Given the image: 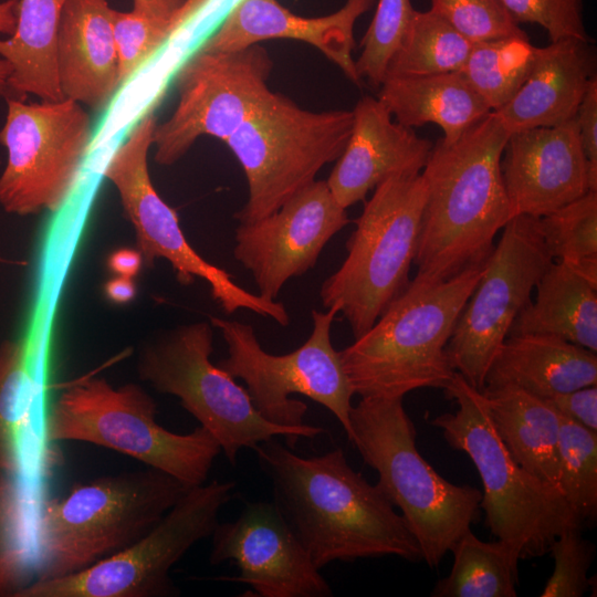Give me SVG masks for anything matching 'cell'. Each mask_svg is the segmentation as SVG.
<instances>
[{
    "label": "cell",
    "instance_id": "1",
    "mask_svg": "<svg viewBox=\"0 0 597 597\" xmlns=\"http://www.w3.org/2000/svg\"><path fill=\"white\" fill-rule=\"evenodd\" d=\"M253 449L271 481L273 502L318 569L381 556L422 561L402 515L341 449L304 458L273 438Z\"/></svg>",
    "mask_w": 597,
    "mask_h": 597
},
{
    "label": "cell",
    "instance_id": "2",
    "mask_svg": "<svg viewBox=\"0 0 597 597\" xmlns=\"http://www.w3.org/2000/svg\"><path fill=\"white\" fill-rule=\"evenodd\" d=\"M509 136L491 112L458 140L433 145L421 172L427 199L413 280L446 281L491 255L495 235L512 218L501 174Z\"/></svg>",
    "mask_w": 597,
    "mask_h": 597
},
{
    "label": "cell",
    "instance_id": "3",
    "mask_svg": "<svg viewBox=\"0 0 597 597\" xmlns=\"http://www.w3.org/2000/svg\"><path fill=\"white\" fill-rule=\"evenodd\" d=\"M485 265L437 283L410 281L364 335L339 350L354 394L404 398L416 389H443L455 373L447 344Z\"/></svg>",
    "mask_w": 597,
    "mask_h": 597
},
{
    "label": "cell",
    "instance_id": "4",
    "mask_svg": "<svg viewBox=\"0 0 597 597\" xmlns=\"http://www.w3.org/2000/svg\"><path fill=\"white\" fill-rule=\"evenodd\" d=\"M190 489L146 467L74 484L46 500L36 526L38 579L80 573L148 533Z\"/></svg>",
    "mask_w": 597,
    "mask_h": 597
},
{
    "label": "cell",
    "instance_id": "5",
    "mask_svg": "<svg viewBox=\"0 0 597 597\" xmlns=\"http://www.w3.org/2000/svg\"><path fill=\"white\" fill-rule=\"evenodd\" d=\"M350 442L378 473V488L417 538L422 561L437 567L476 520L482 492L441 476L421 457L402 398L367 397L349 413Z\"/></svg>",
    "mask_w": 597,
    "mask_h": 597
},
{
    "label": "cell",
    "instance_id": "6",
    "mask_svg": "<svg viewBox=\"0 0 597 597\" xmlns=\"http://www.w3.org/2000/svg\"><path fill=\"white\" fill-rule=\"evenodd\" d=\"M443 390L458 408L431 423L475 465L483 485L480 509L491 533L515 543L522 558H534L547 554L564 531L583 530L563 494L511 457L493 426L483 392L457 371Z\"/></svg>",
    "mask_w": 597,
    "mask_h": 597
},
{
    "label": "cell",
    "instance_id": "7",
    "mask_svg": "<svg viewBox=\"0 0 597 597\" xmlns=\"http://www.w3.org/2000/svg\"><path fill=\"white\" fill-rule=\"evenodd\" d=\"M156 413L155 400L140 386L85 378L53 401L44 434L49 442H86L126 454L190 488L203 484L221 452L216 438L202 426L184 434L169 431Z\"/></svg>",
    "mask_w": 597,
    "mask_h": 597
},
{
    "label": "cell",
    "instance_id": "8",
    "mask_svg": "<svg viewBox=\"0 0 597 597\" xmlns=\"http://www.w3.org/2000/svg\"><path fill=\"white\" fill-rule=\"evenodd\" d=\"M426 199L421 174L395 175L376 186L346 241L345 260L322 283V304L338 307L355 339L409 285Z\"/></svg>",
    "mask_w": 597,
    "mask_h": 597
},
{
    "label": "cell",
    "instance_id": "9",
    "mask_svg": "<svg viewBox=\"0 0 597 597\" xmlns=\"http://www.w3.org/2000/svg\"><path fill=\"white\" fill-rule=\"evenodd\" d=\"M212 352L211 324L181 325L143 347L138 374L157 391L177 397L216 438L230 463H235L242 448L253 449L276 436L294 448L300 438L323 432L317 426L285 427L264 419L247 389L211 362Z\"/></svg>",
    "mask_w": 597,
    "mask_h": 597
},
{
    "label": "cell",
    "instance_id": "10",
    "mask_svg": "<svg viewBox=\"0 0 597 597\" xmlns=\"http://www.w3.org/2000/svg\"><path fill=\"white\" fill-rule=\"evenodd\" d=\"M353 111L312 112L273 93L224 143L241 165L249 197L234 214L250 222L276 211L342 155Z\"/></svg>",
    "mask_w": 597,
    "mask_h": 597
},
{
    "label": "cell",
    "instance_id": "11",
    "mask_svg": "<svg viewBox=\"0 0 597 597\" xmlns=\"http://www.w3.org/2000/svg\"><path fill=\"white\" fill-rule=\"evenodd\" d=\"M337 313L336 305L326 312L313 310L310 337L284 355L265 352L251 325L211 316L210 324L221 331L228 346V357L217 365L245 383L254 408L268 421L285 427L303 426L307 406L290 397L300 394L327 408L350 441L349 413L355 394L339 352L331 341V327Z\"/></svg>",
    "mask_w": 597,
    "mask_h": 597
},
{
    "label": "cell",
    "instance_id": "12",
    "mask_svg": "<svg viewBox=\"0 0 597 597\" xmlns=\"http://www.w3.org/2000/svg\"><path fill=\"white\" fill-rule=\"evenodd\" d=\"M235 483L213 480L190 488L161 520L127 548L61 578L18 588L14 597H174L169 573L198 542L211 536Z\"/></svg>",
    "mask_w": 597,
    "mask_h": 597
},
{
    "label": "cell",
    "instance_id": "13",
    "mask_svg": "<svg viewBox=\"0 0 597 597\" xmlns=\"http://www.w3.org/2000/svg\"><path fill=\"white\" fill-rule=\"evenodd\" d=\"M156 126L153 111L144 114L113 153L103 172L118 191L143 260L147 265L156 259L167 260L184 285L196 277L202 279L209 284L212 298L228 314L249 310L287 326L290 316L283 303L243 289L230 273L205 260L187 241L177 212L160 198L149 176L147 157Z\"/></svg>",
    "mask_w": 597,
    "mask_h": 597
},
{
    "label": "cell",
    "instance_id": "14",
    "mask_svg": "<svg viewBox=\"0 0 597 597\" xmlns=\"http://www.w3.org/2000/svg\"><path fill=\"white\" fill-rule=\"evenodd\" d=\"M7 102L0 143L8 160L0 176V206L19 216L54 212L71 195L90 149V116L70 98Z\"/></svg>",
    "mask_w": 597,
    "mask_h": 597
},
{
    "label": "cell",
    "instance_id": "15",
    "mask_svg": "<svg viewBox=\"0 0 597 597\" xmlns=\"http://www.w3.org/2000/svg\"><path fill=\"white\" fill-rule=\"evenodd\" d=\"M502 230L446 347L453 370L480 391L514 320L554 261L538 218L515 216Z\"/></svg>",
    "mask_w": 597,
    "mask_h": 597
},
{
    "label": "cell",
    "instance_id": "16",
    "mask_svg": "<svg viewBox=\"0 0 597 597\" xmlns=\"http://www.w3.org/2000/svg\"><path fill=\"white\" fill-rule=\"evenodd\" d=\"M272 60L259 44L232 52L199 49L178 73L179 100L156 126L155 160L169 166L202 135L226 142L268 100Z\"/></svg>",
    "mask_w": 597,
    "mask_h": 597
},
{
    "label": "cell",
    "instance_id": "17",
    "mask_svg": "<svg viewBox=\"0 0 597 597\" xmlns=\"http://www.w3.org/2000/svg\"><path fill=\"white\" fill-rule=\"evenodd\" d=\"M349 223L326 180H315L276 211L239 222L234 258L253 276L258 294L275 301L292 277L311 270L328 241Z\"/></svg>",
    "mask_w": 597,
    "mask_h": 597
},
{
    "label": "cell",
    "instance_id": "18",
    "mask_svg": "<svg viewBox=\"0 0 597 597\" xmlns=\"http://www.w3.org/2000/svg\"><path fill=\"white\" fill-rule=\"evenodd\" d=\"M209 562L234 563L232 578L258 597H332L333 590L274 502H245L240 515L217 524Z\"/></svg>",
    "mask_w": 597,
    "mask_h": 597
},
{
    "label": "cell",
    "instance_id": "19",
    "mask_svg": "<svg viewBox=\"0 0 597 597\" xmlns=\"http://www.w3.org/2000/svg\"><path fill=\"white\" fill-rule=\"evenodd\" d=\"M501 174L512 218H540L593 190L576 118L510 134Z\"/></svg>",
    "mask_w": 597,
    "mask_h": 597
},
{
    "label": "cell",
    "instance_id": "20",
    "mask_svg": "<svg viewBox=\"0 0 597 597\" xmlns=\"http://www.w3.org/2000/svg\"><path fill=\"white\" fill-rule=\"evenodd\" d=\"M432 147L413 128L394 122L378 98L365 96L353 109L349 138L326 184L347 209L391 176L420 174Z\"/></svg>",
    "mask_w": 597,
    "mask_h": 597
},
{
    "label": "cell",
    "instance_id": "21",
    "mask_svg": "<svg viewBox=\"0 0 597 597\" xmlns=\"http://www.w3.org/2000/svg\"><path fill=\"white\" fill-rule=\"evenodd\" d=\"M376 0H346L334 13L305 18L284 8L277 0H240L200 49L232 52L272 39L310 43L333 61L355 84L360 83L353 60L354 27Z\"/></svg>",
    "mask_w": 597,
    "mask_h": 597
},
{
    "label": "cell",
    "instance_id": "22",
    "mask_svg": "<svg viewBox=\"0 0 597 597\" xmlns=\"http://www.w3.org/2000/svg\"><path fill=\"white\" fill-rule=\"evenodd\" d=\"M596 76L591 41L565 38L537 48L533 67L519 92L493 112L512 134L551 127L575 117Z\"/></svg>",
    "mask_w": 597,
    "mask_h": 597
},
{
    "label": "cell",
    "instance_id": "23",
    "mask_svg": "<svg viewBox=\"0 0 597 597\" xmlns=\"http://www.w3.org/2000/svg\"><path fill=\"white\" fill-rule=\"evenodd\" d=\"M108 0H67L56 36L59 82L64 98L105 106L122 85Z\"/></svg>",
    "mask_w": 597,
    "mask_h": 597
},
{
    "label": "cell",
    "instance_id": "24",
    "mask_svg": "<svg viewBox=\"0 0 597 597\" xmlns=\"http://www.w3.org/2000/svg\"><path fill=\"white\" fill-rule=\"evenodd\" d=\"M507 385L543 400L597 385V355L555 336L511 335L484 378V388Z\"/></svg>",
    "mask_w": 597,
    "mask_h": 597
},
{
    "label": "cell",
    "instance_id": "25",
    "mask_svg": "<svg viewBox=\"0 0 597 597\" xmlns=\"http://www.w3.org/2000/svg\"><path fill=\"white\" fill-rule=\"evenodd\" d=\"M377 98L406 127L438 125L447 143L458 140L492 112L460 71L386 77Z\"/></svg>",
    "mask_w": 597,
    "mask_h": 597
},
{
    "label": "cell",
    "instance_id": "26",
    "mask_svg": "<svg viewBox=\"0 0 597 597\" xmlns=\"http://www.w3.org/2000/svg\"><path fill=\"white\" fill-rule=\"evenodd\" d=\"M482 392L493 426L514 461L561 492V416L545 400L514 386Z\"/></svg>",
    "mask_w": 597,
    "mask_h": 597
},
{
    "label": "cell",
    "instance_id": "27",
    "mask_svg": "<svg viewBox=\"0 0 597 597\" xmlns=\"http://www.w3.org/2000/svg\"><path fill=\"white\" fill-rule=\"evenodd\" d=\"M536 296L514 320L509 335L538 334L597 352V285L562 262H552Z\"/></svg>",
    "mask_w": 597,
    "mask_h": 597
},
{
    "label": "cell",
    "instance_id": "28",
    "mask_svg": "<svg viewBox=\"0 0 597 597\" xmlns=\"http://www.w3.org/2000/svg\"><path fill=\"white\" fill-rule=\"evenodd\" d=\"M67 0H19L17 27L0 40V56L12 67L9 91L20 97L32 94L42 101L64 98L57 74L56 36Z\"/></svg>",
    "mask_w": 597,
    "mask_h": 597
},
{
    "label": "cell",
    "instance_id": "29",
    "mask_svg": "<svg viewBox=\"0 0 597 597\" xmlns=\"http://www.w3.org/2000/svg\"><path fill=\"white\" fill-rule=\"evenodd\" d=\"M453 565L439 579L432 597H515L520 547L498 538L484 542L467 531L450 551Z\"/></svg>",
    "mask_w": 597,
    "mask_h": 597
},
{
    "label": "cell",
    "instance_id": "30",
    "mask_svg": "<svg viewBox=\"0 0 597 597\" xmlns=\"http://www.w3.org/2000/svg\"><path fill=\"white\" fill-rule=\"evenodd\" d=\"M472 46L471 41L432 11L415 10L387 64L385 78L461 71Z\"/></svg>",
    "mask_w": 597,
    "mask_h": 597
},
{
    "label": "cell",
    "instance_id": "31",
    "mask_svg": "<svg viewBox=\"0 0 597 597\" xmlns=\"http://www.w3.org/2000/svg\"><path fill=\"white\" fill-rule=\"evenodd\" d=\"M537 46L525 34L473 43L461 69L472 88L492 112L509 103L526 81Z\"/></svg>",
    "mask_w": 597,
    "mask_h": 597
},
{
    "label": "cell",
    "instance_id": "32",
    "mask_svg": "<svg viewBox=\"0 0 597 597\" xmlns=\"http://www.w3.org/2000/svg\"><path fill=\"white\" fill-rule=\"evenodd\" d=\"M538 223L552 259L597 285V191L540 217Z\"/></svg>",
    "mask_w": 597,
    "mask_h": 597
},
{
    "label": "cell",
    "instance_id": "33",
    "mask_svg": "<svg viewBox=\"0 0 597 597\" xmlns=\"http://www.w3.org/2000/svg\"><path fill=\"white\" fill-rule=\"evenodd\" d=\"M27 344L22 339L0 343V471L21 472L19 438L34 400Z\"/></svg>",
    "mask_w": 597,
    "mask_h": 597
},
{
    "label": "cell",
    "instance_id": "34",
    "mask_svg": "<svg viewBox=\"0 0 597 597\" xmlns=\"http://www.w3.org/2000/svg\"><path fill=\"white\" fill-rule=\"evenodd\" d=\"M559 490L580 521L597 516V432L561 416Z\"/></svg>",
    "mask_w": 597,
    "mask_h": 597
},
{
    "label": "cell",
    "instance_id": "35",
    "mask_svg": "<svg viewBox=\"0 0 597 597\" xmlns=\"http://www.w3.org/2000/svg\"><path fill=\"white\" fill-rule=\"evenodd\" d=\"M415 9L410 0H378L374 18L362 40L355 66L358 76L380 86L387 64L398 48Z\"/></svg>",
    "mask_w": 597,
    "mask_h": 597
},
{
    "label": "cell",
    "instance_id": "36",
    "mask_svg": "<svg viewBox=\"0 0 597 597\" xmlns=\"http://www.w3.org/2000/svg\"><path fill=\"white\" fill-rule=\"evenodd\" d=\"M121 84L134 74L180 29L178 21H158L134 10H112Z\"/></svg>",
    "mask_w": 597,
    "mask_h": 597
},
{
    "label": "cell",
    "instance_id": "37",
    "mask_svg": "<svg viewBox=\"0 0 597 597\" xmlns=\"http://www.w3.org/2000/svg\"><path fill=\"white\" fill-rule=\"evenodd\" d=\"M430 11L472 43L522 35L501 0H429Z\"/></svg>",
    "mask_w": 597,
    "mask_h": 597
},
{
    "label": "cell",
    "instance_id": "38",
    "mask_svg": "<svg viewBox=\"0 0 597 597\" xmlns=\"http://www.w3.org/2000/svg\"><path fill=\"white\" fill-rule=\"evenodd\" d=\"M554 570L541 597H580L591 586L588 570L595 556V545L582 535V528L561 533L551 545Z\"/></svg>",
    "mask_w": 597,
    "mask_h": 597
},
{
    "label": "cell",
    "instance_id": "39",
    "mask_svg": "<svg viewBox=\"0 0 597 597\" xmlns=\"http://www.w3.org/2000/svg\"><path fill=\"white\" fill-rule=\"evenodd\" d=\"M24 501L17 475L0 471V591L25 563Z\"/></svg>",
    "mask_w": 597,
    "mask_h": 597
},
{
    "label": "cell",
    "instance_id": "40",
    "mask_svg": "<svg viewBox=\"0 0 597 597\" xmlns=\"http://www.w3.org/2000/svg\"><path fill=\"white\" fill-rule=\"evenodd\" d=\"M514 21L541 25L551 42L565 38L591 41L584 22V0H501Z\"/></svg>",
    "mask_w": 597,
    "mask_h": 597
},
{
    "label": "cell",
    "instance_id": "41",
    "mask_svg": "<svg viewBox=\"0 0 597 597\" xmlns=\"http://www.w3.org/2000/svg\"><path fill=\"white\" fill-rule=\"evenodd\" d=\"M575 118L580 147L589 169L591 189L597 191V76L590 81Z\"/></svg>",
    "mask_w": 597,
    "mask_h": 597
},
{
    "label": "cell",
    "instance_id": "42",
    "mask_svg": "<svg viewBox=\"0 0 597 597\" xmlns=\"http://www.w3.org/2000/svg\"><path fill=\"white\" fill-rule=\"evenodd\" d=\"M545 401L562 417L597 432V386L556 395Z\"/></svg>",
    "mask_w": 597,
    "mask_h": 597
},
{
    "label": "cell",
    "instance_id": "43",
    "mask_svg": "<svg viewBox=\"0 0 597 597\" xmlns=\"http://www.w3.org/2000/svg\"><path fill=\"white\" fill-rule=\"evenodd\" d=\"M133 10L158 21H178L184 25L208 0H133Z\"/></svg>",
    "mask_w": 597,
    "mask_h": 597
},
{
    "label": "cell",
    "instance_id": "44",
    "mask_svg": "<svg viewBox=\"0 0 597 597\" xmlns=\"http://www.w3.org/2000/svg\"><path fill=\"white\" fill-rule=\"evenodd\" d=\"M143 263L144 260L140 251L129 248L115 250L107 260V265L112 272L116 275L130 279L139 273Z\"/></svg>",
    "mask_w": 597,
    "mask_h": 597
},
{
    "label": "cell",
    "instance_id": "45",
    "mask_svg": "<svg viewBox=\"0 0 597 597\" xmlns=\"http://www.w3.org/2000/svg\"><path fill=\"white\" fill-rule=\"evenodd\" d=\"M105 293L112 302L124 304L135 297L136 286L133 279L116 275L105 284Z\"/></svg>",
    "mask_w": 597,
    "mask_h": 597
},
{
    "label": "cell",
    "instance_id": "46",
    "mask_svg": "<svg viewBox=\"0 0 597 597\" xmlns=\"http://www.w3.org/2000/svg\"><path fill=\"white\" fill-rule=\"evenodd\" d=\"M19 0L0 2V34H13L17 27Z\"/></svg>",
    "mask_w": 597,
    "mask_h": 597
},
{
    "label": "cell",
    "instance_id": "47",
    "mask_svg": "<svg viewBox=\"0 0 597 597\" xmlns=\"http://www.w3.org/2000/svg\"><path fill=\"white\" fill-rule=\"evenodd\" d=\"M11 73V64L4 59H0V96L4 95L6 92L9 91L8 81Z\"/></svg>",
    "mask_w": 597,
    "mask_h": 597
},
{
    "label": "cell",
    "instance_id": "48",
    "mask_svg": "<svg viewBox=\"0 0 597 597\" xmlns=\"http://www.w3.org/2000/svg\"><path fill=\"white\" fill-rule=\"evenodd\" d=\"M0 263H18V264H23V263H20L19 261H11V260H8V259H4L0 255Z\"/></svg>",
    "mask_w": 597,
    "mask_h": 597
}]
</instances>
